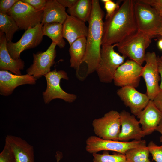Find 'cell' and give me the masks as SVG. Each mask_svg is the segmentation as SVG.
Here are the masks:
<instances>
[{
	"label": "cell",
	"instance_id": "obj_18",
	"mask_svg": "<svg viewBox=\"0 0 162 162\" xmlns=\"http://www.w3.org/2000/svg\"><path fill=\"white\" fill-rule=\"evenodd\" d=\"M5 141L10 146L16 162H34L33 147L26 141L20 137L7 135Z\"/></svg>",
	"mask_w": 162,
	"mask_h": 162
},
{
	"label": "cell",
	"instance_id": "obj_29",
	"mask_svg": "<svg viewBox=\"0 0 162 162\" xmlns=\"http://www.w3.org/2000/svg\"><path fill=\"white\" fill-rule=\"evenodd\" d=\"M147 147L152 155L153 160L156 162H162V144L158 146L153 141H151Z\"/></svg>",
	"mask_w": 162,
	"mask_h": 162
},
{
	"label": "cell",
	"instance_id": "obj_42",
	"mask_svg": "<svg viewBox=\"0 0 162 162\" xmlns=\"http://www.w3.org/2000/svg\"><path fill=\"white\" fill-rule=\"evenodd\" d=\"M160 59L162 60V55L161 56V57H160Z\"/></svg>",
	"mask_w": 162,
	"mask_h": 162
},
{
	"label": "cell",
	"instance_id": "obj_31",
	"mask_svg": "<svg viewBox=\"0 0 162 162\" xmlns=\"http://www.w3.org/2000/svg\"><path fill=\"white\" fill-rule=\"evenodd\" d=\"M19 0H0V13L8 14L14 5Z\"/></svg>",
	"mask_w": 162,
	"mask_h": 162
},
{
	"label": "cell",
	"instance_id": "obj_20",
	"mask_svg": "<svg viewBox=\"0 0 162 162\" xmlns=\"http://www.w3.org/2000/svg\"><path fill=\"white\" fill-rule=\"evenodd\" d=\"M85 22L72 16L68 15L63 24V36L70 46L77 39L87 37L88 27Z\"/></svg>",
	"mask_w": 162,
	"mask_h": 162
},
{
	"label": "cell",
	"instance_id": "obj_37",
	"mask_svg": "<svg viewBox=\"0 0 162 162\" xmlns=\"http://www.w3.org/2000/svg\"><path fill=\"white\" fill-rule=\"evenodd\" d=\"M155 130L158 131L161 134V135L160 137V141L162 143V119L157 127Z\"/></svg>",
	"mask_w": 162,
	"mask_h": 162
},
{
	"label": "cell",
	"instance_id": "obj_1",
	"mask_svg": "<svg viewBox=\"0 0 162 162\" xmlns=\"http://www.w3.org/2000/svg\"><path fill=\"white\" fill-rule=\"evenodd\" d=\"M134 0H125L111 17L104 22L102 45L118 43L138 31Z\"/></svg>",
	"mask_w": 162,
	"mask_h": 162
},
{
	"label": "cell",
	"instance_id": "obj_5",
	"mask_svg": "<svg viewBox=\"0 0 162 162\" xmlns=\"http://www.w3.org/2000/svg\"><path fill=\"white\" fill-rule=\"evenodd\" d=\"M116 46V44L102 45L100 59L96 71L102 83H111L117 69L124 62L126 57L115 51Z\"/></svg>",
	"mask_w": 162,
	"mask_h": 162
},
{
	"label": "cell",
	"instance_id": "obj_9",
	"mask_svg": "<svg viewBox=\"0 0 162 162\" xmlns=\"http://www.w3.org/2000/svg\"><path fill=\"white\" fill-rule=\"evenodd\" d=\"M93 130L98 137L105 140L118 141L121 131L120 113L112 110L103 116L94 119L92 122Z\"/></svg>",
	"mask_w": 162,
	"mask_h": 162
},
{
	"label": "cell",
	"instance_id": "obj_41",
	"mask_svg": "<svg viewBox=\"0 0 162 162\" xmlns=\"http://www.w3.org/2000/svg\"><path fill=\"white\" fill-rule=\"evenodd\" d=\"M158 35H160L161 36L162 35V28L159 32Z\"/></svg>",
	"mask_w": 162,
	"mask_h": 162
},
{
	"label": "cell",
	"instance_id": "obj_32",
	"mask_svg": "<svg viewBox=\"0 0 162 162\" xmlns=\"http://www.w3.org/2000/svg\"><path fill=\"white\" fill-rule=\"evenodd\" d=\"M22 2L27 3L37 10H43L47 0H21Z\"/></svg>",
	"mask_w": 162,
	"mask_h": 162
},
{
	"label": "cell",
	"instance_id": "obj_3",
	"mask_svg": "<svg viewBox=\"0 0 162 162\" xmlns=\"http://www.w3.org/2000/svg\"><path fill=\"white\" fill-rule=\"evenodd\" d=\"M152 37L137 31L116 44V46L122 56L142 65L145 62L146 50L151 43Z\"/></svg>",
	"mask_w": 162,
	"mask_h": 162
},
{
	"label": "cell",
	"instance_id": "obj_33",
	"mask_svg": "<svg viewBox=\"0 0 162 162\" xmlns=\"http://www.w3.org/2000/svg\"><path fill=\"white\" fill-rule=\"evenodd\" d=\"M141 2L149 4L157 10L162 9V0H140Z\"/></svg>",
	"mask_w": 162,
	"mask_h": 162
},
{
	"label": "cell",
	"instance_id": "obj_30",
	"mask_svg": "<svg viewBox=\"0 0 162 162\" xmlns=\"http://www.w3.org/2000/svg\"><path fill=\"white\" fill-rule=\"evenodd\" d=\"M102 1L104 3V8L106 12L105 19L112 16L120 7L118 3H115L111 0Z\"/></svg>",
	"mask_w": 162,
	"mask_h": 162
},
{
	"label": "cell",
	"instance_id": "obj_15",
	"mask_svg": "<svg viewBox=\"0 0 162 162\" xmlns=\"http://www.w3.org/2000/svg\"><path fill=\"white\" fill-rule=\"evenodd\" d=\"M120 113L121 129L118 140L128 142L131 139L141 140L146 135L140 127L139 121L134 115L125 110Z\"/></svg>",
	"mask_w": 162,
	"mask_h": 162
},
{
	"label": "cell",
	"instance_id": "obj_26",
	"mask_svg": "<svg viewBox=\"0 0 162 162\" xmlns=\"http://www.w3.org/2000/svg\"><path fill=\"white\" fill-rule=\"evenodd\" d=\"M150 153L147 146L145 145L130 149L125 155L127 162H151Z\"/></svg>",
	"mask_w": 162,
	"mask_h": 162
},
{
	"label": "cell",
	"instance_id": "obj_24",
	"mask_svg": "<svg viewBox=\"0 0 162 162\" xmlns=\"http://www.w3.org/2000/svg\"><path fill=\"white\" fill-rule=\"evenodd\" d=\"M44 35L50 38L60 48H64L66 43L63 36V24L58 23L46 24L43 25Z\"/></svg>",
	"mask_w": 162,
	"mask_h": 162
},
{
	"label": "cell",
	"instance_id": "obj_39",
	"mask_svg": "<svg viewBox=\"0 0 162 162\" xmlns=\"http://www.w3.org/2000/svg\"><path fill=\"white\" fill-rule=\"evenodd\" d=\"M158 45L159 49L162 51V39L158 40Z\"/></svg>",
	"mask_w": 162,
	"mask_h": 162
},
{
	"label": "cell",
	"instance_id": "obj_10",
	"mask_svg": "<svg viewBox=\"0 0 162 162\" xmlns=\"http://www.w3.org/2000/svg\"><path fill=\"white\" fill-rule=\"evenodd\" d=\"M43 25L41 23L26 30L21 38L16 42H7L8 51L14 59L20 58V55L24 50L34 48L41 43L44 36Z\"/></svg>",
	"mask_w": 162,
	"mask_h": 162
},
{
	"label": "cell",
	"instance_id": "obj_21",
	"mask_svg": "<svg viewBox=\"0 0 162 162\" xmlns=\"http://www.w3.org/2000/svg\"><path fill=\"white\" fill-rule=\"evenodd\" d=\"M68 15L65 8L57 0H47L44 9L41 23L43 25L52 23L63 24Z\"/></svg>",
	"mask_w": 162,
	"mask_h": 162
},
{
	"label": "cell",
	"instance_id": "obj_27",
	"mask_svg": "<svg viewBox=\"0 0 162 162\" xmlns=\"http://www.w3.org/2000/svg\"><path fill=\"white\" fill-rule=\"evenodd\" d=\"M92 162H127L125 154L118 152L109 154L108 151H104L102 154L94 153Z\"/></svg>",
	"mask_w": 162,
	"mask_h": 162
},
{
	"label": "cell",
	"instance_id": "obj_35",
	"mask_svg": "<svg viewBox=\"0 0 162 162\" xmlns=\"http://www.w3.org/2000/svg\"><path fill=\"white\" fill-rule=\"evenodd\" d=\"M77 0H57V1L63 7L68 8L72 7Z\"/></svg>",
	"mask_w": 162,
	"mask_h": 162
},
{
	"label": "cell",
	"instance_id": "obj_14",
	"mask_svg": "<svg viewBox=\"0 0 162 162\" xmlns=\"http://www.w3.org/2000/svg\"><path fill=\"white\" fill-rule=\"evenodd\" d=\"M117 94L124 104L129 108L132 114L136 116L150 100L146 94L141 93L130 86L121 88L117 90Z\"/></svg>",
	"mask_w": 162,
	"mask_h": 162
},
{
	"label": "cell",
	"instance_id": "obj_19",
	"mask_svg": "<svg viewBox=\"0 0 162 162\" xmlns=\"http://www.w3.org/2000/svg\"><path fill=\"white\" fill-rule=\"evenodd\" d=\"M7 41L4 33L0 31V69L9 70L14 74L22 75L21 70L23 69L24 62L20 58L13 59L8 50Z\"/></svg>",
	"mask_w": 162,
	"mask_h": 162
},
{
	"label": "cell",
	"instance_id": "obj_13",
	"mask_svg": "<svg viewBox=\"0 0 162 162\" xmlns=\"http://www.w3.org/2000/svg\"><path fill=\"white\" fill-rule=\"evenodd\" d=\"M56 46L52 42L46 51L33 53V64L27 69V74L37 79L50 71L51 68L55 62Z\"/></svg>",
	"mask_w": 162,
	"mask_h": 162
},
{
	"label": "cell",
	"instance_id": "obj_2",
	"mask_svg": "<svg viewBox=\"0 0 162 162\" xmlns=\"http://www.w3.org/2000/svg\"><path fill=\"white\" fill-rule=\"evenodd\" d=\"M92 9L88 21L86 51L84 60L87 64V75L96 71L100 59L103 34L104 12L99 0H92Z\"/></svg>",
	"mask_w": 162,
	"mask_h": 162
},
{
	"label": "cell",
	"instance_id": "obj_36",
	"mask_svg": "<svg viewBox=\"0 0 162 162\" xmlns=\"http://www.w3.org/2000/svg\"><path fill=\"white\" fill-rule=\"evenodd\" d=\"M158 71L161 77V83L160 85V90H162V60L158 56Z\"/></svg>",
	"mask_w": 162,
	"mask_h": 162
},
{
	"label": "cell",
	"instance_id": "obj_12",
	"mask_svg": "<svg viewBox=\"0 0 162 162\" xmlns=\"http://www.w3.org/2000/svg\"><path fill=\"white\" fill-rule=\"evenodd\" d=\"M143 68V66L135 61L127 60L117 69L113 80L115 85L121 88H137L139 85Z\"/></svg>",
	"mask_w": 162,
	"mask_h": 162
},
{
	"label": "cell",
	"instance_id": "obj_8",
	"mask_svg": "<svg viewBox=\"0 0 162 162\" xmlns=\"http://www.w3.org/2000/svg\"><path fill=\"white\" fill-rule=\"evenodd\" d=\"M43 10H37L28 4L19 0L8 13L15 20L19 29L26 30L41 23Z\"/></svg>",
	"mask_w": 162,
	"mask_h": 162
},
{
	"label": "cell",
	"instance_id": "obj_28",
	"mask_svg": "<svg viewBox=\"0 0 162 162\" xmlns=\"http://www.w3.org/2000/svg\"><path fill=\"white\" fill-rule=\"evenodd\" d=\"M0 162H16L14 153L10 145L5 141L4 148L0 153Z\"/></svg>",
	"mask_w": 162,
	"mask_h": 162
},
{
	"label": "cell",
	"instance_id": "obj_23",
	"mask_svg": "<svg viewBox=\"0 0 162 162\" xmlns=\"http://www.w3.org/2000/svg\"><path fill=\"white\" fill-rule=\"evenodd\" d=\"M92 9V0H77L72 7L68 8L67 12L70 15L85 22H88Z\"/></svg>",
	"mask_w": 162,
	"mask_h": 162
},
{
	"label": "cell",
	"instance_id": "obj_43",
	"mask_svg": "<svg viewBox=\"0 0 162 162\" xmlns=\"http://www.w3.org/2000/svg\"><path fill=\"white\" fill-rule=\"evenodd\" d=\"M161 36H162V35H161Z\"/></svg>",
	"mask_w": 162,
	"mask_h": 162
},
{
	"label": "cell",
	"instance_id": "obj_25",
	"mask_svg": "<svg viewBox=\"0 0 162 162\" xmlns=\"http://www.w3.org/2000/svg\"><path fill=\"white\" fill-rule=\"evenodd\" d=\"M19 29L12 16L0 13V31L4 33L8 42L11 41L14 34Z\"/></svg>",
	"mask_w": 162,
	"mask_h": 162
},
{
	"label": "cell",
	"instance_id": "obj_17",
	"mask_svg": "<svg viewBox=\"0 0 162 162\" xmlns=\"http://www.w3.org/2000/svg\"><path fill=\"white\" fill-rule=\"evenodd\" d=\"M145 135L151 134L162 119V113L150 100L146 106L137 116Z\"/></svg>",
	"mask_w": 162,
	"mask_h": 162
},
{
	"label": "cell",
	"instance_id": "obj_40",
	"mask_svg": "<svg viewBox=\"0 0 162 162\" xmlns=\"http://www.w3.org/2000/svg\"><path fill=\"white\" fill-rule=\"evenodd\" d=\"M160 16L162 18V9L157 10Z\"/></svg>",
	"mask_w": 162,
	"mask_h": 162
},
{
	"label": "cell",
	"instance_id": "obj_7",
	"mask_svg": "<svg viewBox=\"0 0 162 162\" xmlns=\"http://www.w3.org/2000/svg\"><path fill=\"white\" fill-rule=\"evenodd\" d=\"M47 83L46 89L43 92L44 103L47 104L56 99H62L65 102L72 103L77 99L76 95L67 93L60 86L62 79L68 80L69 78L67 73L64 70H57L56 69L45 74Z\"/></svg>",
	"mask_w": 162,
	"mask_h": 162
},
{
	"label": "cell",
	"instance_id": "obj_16",
	"mask_svg": "<svg viewBox=\"0 0 162 162\" xmlns=\"http://www.w3.org/2000/svg\"><path fill=\"white\" fill-rule=\"evenodd\" d=\"M37 79L27 74L18 75L7 70L0 71V94L7 96L11 94L17 87L25 84L34 85Z\"/></svg>",
	"mask_w": 162,
	"mask_h": 162
},
{
	"label": "cell",
	"instance_id": "obj_34",
	"mask_svg": "<svg viewBox=\"0 0 162 162\" xmlns=\"http://www.w3.org/2000/svg\"><path fill=\"white\" fill-rule=\"evenodd\" d=\"M156 107L162 113V90H160L152 100Z\"/></svg>",
	"mask_w": 162,
	"mask_h": 162
},
{
	"label": "cell",
	"instance_id": "obj_38",
	"mask_svg": "<svg viewBox=\"0 0 162 162\" xmlns=\"http://www.w3.org/2000/svg\"><path fill=\"white\" fill-rule=\"evenodd\" d=\"M63 155L62 153L60 151H58L56 152L55 157L56 159V162H60L62 158Z\"/></svg>",
	"mask_w": 162,
	"mask_h": 162
},
{
	"label": "cell",
	"instance_id": "obj_11",
	"mask_svg": "<svg viewBox=\"0 0 162 162\" xmlns=\"http://www.w3.org/2000/svg\"><path fill=\"white\" fill-rule=\"evenodd\" d=\"M141 77L144 79L146 88V94L153 100L160 91L159 83L161 80L158 62V56L154 52L146 53Z\"/></svg>",
	"mask_w": 162,
	"mask_h": 162
},
{
	"label": "cell",
	"instance_id": "obj_4",
	"mask_svg": "<svg viewBox=\"0 0 162 162\" xmlns=\"http://www.w3.org/2000/svg\"><path fill=\"white\" fill-rule=\"evenodd\" d=\"M134 11L138 31L152 37L158 35L162 28V18L150 5L134 0Z\"/></svg>",
	"mask_w": 162,
	"mask_h": 162
},
{
	"label": "cell",
	"instance_id": "obj_22",
	"mask_svg": "<svg viewBox=\"0 0 162 162\" xmlns=\"http://www.w3.org/2000/svg\"><path fill=\"white\" fill-rule=\"evenodd\" d=\"M86 38L77 39L70 45L69 49L70 67L79 70L84 62L86 51Z\"/></svg>",
	"mask_w": 162,
	"mask_h": 162
},
{
	"label": "cell",
	"instance_id": "obj_6",
	"mask_svg": "<svg viewBox=\"0 0 162 162\" xmlns=\"http://www.w3.org/2000/svg\"><path fill=\"white\" fill-rule=\"evenodd\" d=\"M86 150L90 154L97 153L101 151H110L125 154L130 149L146 145V142L143 140L122 142L105 140L97 136H92L86 140Z\"/></svg>",
	"mask_w": 162,
	"mask_h": 162
}]
</instances>
